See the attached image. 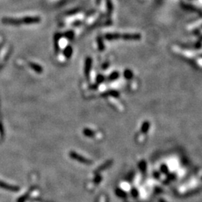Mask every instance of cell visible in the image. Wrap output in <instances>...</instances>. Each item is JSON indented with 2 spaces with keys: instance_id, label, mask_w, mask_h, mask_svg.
<instances>
[{
  "instance_id": "obj_8",
  "label": "cell",
  "mask_w": 202,
  "mask_h": 202,
  "mask_svg": "<svg viewBox=\"0 0 202 202\" xmlns=\"http://www.w3.org/2000/svg\"><path fill=\"white\" fill-rule=\"evenodd\" d=\"M159 202H166V201H162V200H160V201H159Z\"/></svg>"
},
{
  "instance_id": "obj_6",
  "label": "cell",
  "mask_w": 202,
  "mask_h": 202,
  "mask_svg": "<svg viewBox=\"0 0 202 202\" xmlns=\"http://www.w3.org/2000/svg\"><path fill=\"white\" fill-rule=\"evenodd\" d=\"M101 180H102L101 177H100V175H97L94 179V182L95 183H100V182L101 181Z\"/></svg>"
},
{
  "instance_id": "obj_1",
  "label": "cell",
  "mask_w": 202,
  "mask_h": 202,
  "mask_svg": "<svg viewBox=\"0 0 202 202\" xmlns=\"http://www.w3.org/2000/svg\"><path fill=\"white\" fill-rule=\"evenodd\" d=\"M70 156L72 159H75V160L78 161V162H82V163H85V164H90L92 163V161L89 160V159H86L85 157H82V156H80V154H78L76 152H71L70 153Z\"/></svg>"
},
{
  "instance_id": "obj_5",
  "label": "cell",
  "mask_w": 202,
  "mask_h": 202,
  "mask_svg": "<svg viewBox=\"0 0 202 202\" xmlns=\"http://www.w3.org/2000/svg\"><path fill=\"white\" fill-rule=\"evenodd\" d=\"M116 193H117V195H119L120 197H123L124 195H125L124 192L123 190H121V189H117V191H116Z\"/></svg>"
},
{
  "instance_id": "obj_7",
  "label": "cell",
  "mask_w": 202,
  "mask_h": 202,
  "mask_svg": "<svg viewBox=\"0 0 202 202\" xmlns=\"http://www.w3.org/2000/svg\"><path fill=\"white\" fill-rule=\"evenodd\" d=\"M100 202H106L105 199H104V197H101V198H100Z\"/></svg>"
},
{
  "instance_id": "obj_2",
  "label": "cell",
  "mask_w": 202,
  "mask_h": 202,
  "mask_svg": "<svg viewBox=\"0 0 202 202\" xmlns=\"http://www.w3.org/2000/svg\"><path fill=\"white\" fill-rule=\"evenodd\" d=\"M0 188L5 189H7L8 191H10V192H17L20 189L19 187H17V186L8 184V183L1 181V180H0Z\"/></svg>"
},
{
  "instance_id": "obj_3",
  "label": "cell",
  "mask_w": 202,
  "mask_h": 202,
  "mask_svg": "<svg viewBox=\"0 0 202 202\" xmlns=\"http://www.w3.org/2000/svg\"><path fill=\"white\" fill-rule=\"evenodd\" d=\"M112 161H108V162H106V164H103V166H100V168H99L97 170V171H103V170H104V169H106V168H107L108 167H109V166L112 165Z\"/></svg>"
},
{
  "instance_id": "obj_4",
  "label": "cell",
  "mask_w": 202,
  "mask_h": 202,
  "mask_svg": "<svg viewBox=\"0 0 202 202\" xmlns=\"http://www.w3.org/2000/svg\"><path fill=\"white\" fill-rule=\"evenodd\" d=\"M140 168L142 170V171H145V168H146V163H145V161H142V162H141V163H140Z\"/></svg>"
}]
</instances>
